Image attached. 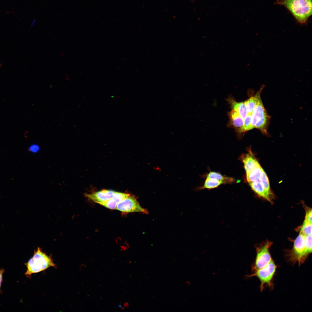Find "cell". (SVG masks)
Returning a JSON list of instances; mask_svg holds the SVG:
<instances>
[{
	"label": "cell",
	"instance_id": "obj_1",
	"mask_svg": "<svg viewBox=\"0 0 312 312\" xmlns=\"http://www.w3.org/2000/svg\"><path fill=\"white\" fill-rule=\"evenodd\" d=\"M243 154L240 159L243 163L247 182L259 196L272 202L274 198L268 176L250 149Z\"/></svg>",
	"mask_w": 312,
	"mask_h": 312
},
{
	"label": "cell",
	"instance_id": "obj_2",
	"mask_svg": "<svg viewBox=\"0 0 312 312\" xmlns=\"http://www.w3.org/2000/svg\"><path fill=\"white\" fill-rule=\"evenodd\" d=\"M272 243L267 241L256 247V255L251 267L252 274L248 277L255 276L260 282V289L262 291L265 287H274L273 280L277 266L272 259L269 249Z\"/></svg>",
	"mask_w": 312,
	"mask_h": 312
},
{
	"label": "cell",
	"instance_id": "obj_3",
	"mask_svg": "<svg viewBox=\"0 0 312 312\" xmlns=\"http://www.w3.org/2000/svg\"><path fill=\"white\" fill-rule=\"evenodd\" d=\"M312 235L305 236L300 233L295 240L292 249L286 255L287 261L299 266L303 264L312 252Z\"/></svg>",
	"mask_w": 312,
	"mask_h": 312
},
{
	"label": "cell",
	"instance_id": "obj_4",
	"mask_svg": "<svg viewBox=\"0 0 312 312\" xmlns=\"http://www.w3.org/2000/svg\"><path fill=\"white\" fill-rule=\"evenodd\" d=\"M275 4L285 7L301 25L307 23L312 15V0H277Z\"/></svg>",
	"mask_w": 312,
	"mask_h": 312
},
{
	"label": "cell",
	"instance_id": "obj_5",
	"mask_svg": "<svg viewBox=\"0 0 312 312\" xmlns=\"http://www.w3.org/2000/svg\"><path fill=\"white\" fill-rule=\"evenodd\" d=\"M24 264L27 268L25 275L28 278L30 277L32 274L55 266L51 257L44 252L39 248L35 250L33 257Z\"/></svg>",
	"mask_w": 312,
	"mask_h": 312
},
{
	"label": "cell",
	"instance_id": "obj_6",
	"mask_svg": "<svg viewBox=\"0 0 312 312\" xmlns=\"http://www.w3.org/2000/svg\"><path fill=\"white\" fill-rule=\"evenodd\" d=\"M116 209L126 213L140 212L146 214L148 213L146 209L140 206L135 197L130 195L119 203Z\"/></svg>",
	"mask_w": 312,
	"mask_h": 312
},
{
	"label": "cell",
	"instance_id": "obj_7",
	"mask_svg": "<svg viewBox=\"0 0 312 312\" xmlns=\"http://www.w3.org/2000/svg\"><path fill=\"white\" fill-rule=\"evenodd\" d=\"M264 85H263L259 90L256 94L257 98V104L252 114L251 127L255 128L257 121L264 115L267 113L260 97V93Z\"/></svg>",
	"mask_w": 312,
	"mask_h": 312
},
{
	"label": "cell",
	"instance_id": "obj_8",
	"mask_svg": "<svg viewBox=\"0 0 312 312\" xmlns=\"http://www.w3.org/2000/svg\"><path fill=\"white\" fill-rule=\"evenodd\" d=\"M116 192L109 190H103L92 194H86L85 196L98 203L112 198Z\"/></svg>",
	"mask_w": 312,
	"mask_h": 312
},
{
	"label": "cell",
	"instance_id": "obj_9",
	"mask_svg": "<svg viewBox=\"0 0 312 312\" xmlns=\"http://www.w3.org/2000/svg\"><path fill=\"white\" fill-rule=\"evenodd\" d=\"M230 125L235 128L239 133L245 132L244 120L236 112L232 109L229 113Z\"/></svg>",
	"mask_w": 312,
	"mask_h": 312
},
{
	"label": "cell",
	"instance_id": "obj_10",
	"mask_svg": "<svg viewBox=\"0 0 312 312\" xmlns=\"http://www.w3.org/2000/svg\"><path fill=\"white\" fill-rule=\"evenodd\" d=\"M232 109L237 112L244 120L248 114L244 102H237L231 98L227 99Z\"/></svg>",
	"mask_w": 312,
	"mask_h": 312
},
{
	"label": "cell",
	"instance_id": "obj_11",
	"mask_svg": "<svg viewBox=\"0 0 312 312\" xmlns=\"http://www.w3.org/2000/svg\"><path fill=\"white\" fill-rule=\"evenodd\" d=\"M206 178L217 180L222 182L224 184L229 183L235 181L232 178L223 176L220 174L214 172H210L206 175Z\"/></svg>",
	"mask_w": 312,
	"mask_h": 312
},
{
	"label": "cell",
	"instance_id": "obj_12",
	"mask_svg": "<svg viewBox=\"0 0 312 312\" xmlns=\"http://www.w3.org/2000/svg\"><path fill=\"white\" fill-rule=\"evenodd\" d=\"M270 119V116L266 113L257 121L255 128L259 129L264 133H267V128Z\"/></svg>",
	"mask_w": 312,
	"mask_h": 312
},
{
	"label": "cell",
	"instance_id": "obj_13",
	"mask_svg": "<svg viewBox=\"0 0 312 312\" xmlns=\"http://www.w3.org/2000/svg\"><path fill=\"white\" fill-rule=\"evenodd\" d=\"M223 184L222 181L217 180L206 178L203 185L198 188L199 190L204 189H211L218 187L220 185Z\"/></svg>",
	"mask_w": 312,
	"mask_h": 312
},
{
	"label": "cell",
	"instance_id": "obj_14",
	"mask_svg": "<svg viewBox=\"0 0 312 312\" xmlns=\"http://www.w3.org/2000/svg\"><path fill=\"white\" fill-rule=\"evenodd\" d=\"M257 98L256 94L252 96L244 102L248 114H252L257 104Z\"/></svg>",
	"mask_w": 312,
	"mask_h": 312
},
{
	"label": "cell",
	"instance_id": "obj_15",
	"mask_svg": "<svg viewBox=\"0 0 312 312\" xmlns=\"http://www.w3.org/2000/svg\"><path fill=\"white\" fill-rule=\"evenodd\" d=\"M312 222L304 220L300 228V233L306 236L312 235Z\"/></svg>",
	"mask_w": 312,
	"mask_h": 312
},
{
	"label": "cell",
	"instance_id": "obj_16",
	"mask_svg": "<svg viewBox=\"0 0 312 312\" xmlns=\"http://www.w3.org/2000/svg\"><path fill=\"white\" fill-rule=\"evenodd\" d=\"M98 204L107 208L112 209H116L118 204L117 203L113 200L112 198L105 201L99 203Z\"/></svg>",
	"mask_w": 312,
	"mask_h": 312
},
{
	"label": "cell",
	"instance_id": "obj_17",
	"mask_svg": "<svg viewBox=\"0 0 312 312\" xmlns=\"http://www.w3.org/2000/svg\"><path fill=\"white\" fill-rule=\"evenodd\" d=\"M251 122L252 114H248L244 120V127L245 132L252 129Z\"/></svg>",
	"mask_w": 312,
	"mask_h": 312
},
{
	"label": "cell",
	"instance_id": "obj_18",
	"mask_svg": "<svg viewBox=\"0 0 312 312\" xmlns=\"http://www.w3.org/2000/svg\"><path fill=\"white\" fill-rule=\"evenodd\" d=\"M304 220L312 222V213L311 208H307Z\"/></svg>",
	"mask_w": 312,
	"mask_h": 312
},
{
	"label": "cell",
	"instance_id": "obj_19",
	"mask_svg": "<svg viewBox=\"0 0 312 312\" xmlns=\"http://www.w3.org/2000/svg\"><path fill=\"white\" fill-rule=\"evenodd\" d=\"M40 150L39 146L36 144H34L31 145L29 148V150L34 153L37 152Z\"/></svg>",
	"mask_w": 312,
	"mask_h": 312
},
{
	"label": "cell",
	"instance_id": "obj_20",
	"mask_svg": "<svg viewBox=\"0 0 312 312\" xmlns=\"http://www.w3.org/2000/svg\"><path fill=\"white\" fill-rule=\"evenodd\" d=\"M4 271L5 270L4 269L1 268L0 269V291L1 290V284L3 280V274L4 273Z\"/></svg>",
	"mask_w": 312,
	"mask_h": 312
},
{
	"label": "cell",
	"instance_id": "obj_21",
	"mask_svg": "<svg viewBox=\"0 0 312 312\" xmlns=\"http://www.w3.org/2000/svg\"><path fill=\"white\" fill-rule=\"evenodd\" d=\"M118 307L120 308H121L122 309H124V307L122 306V305L121 304H118Z\"/></svg>",
	"mask_w": 312,
	"mask_h": 312
}]
</instances>
